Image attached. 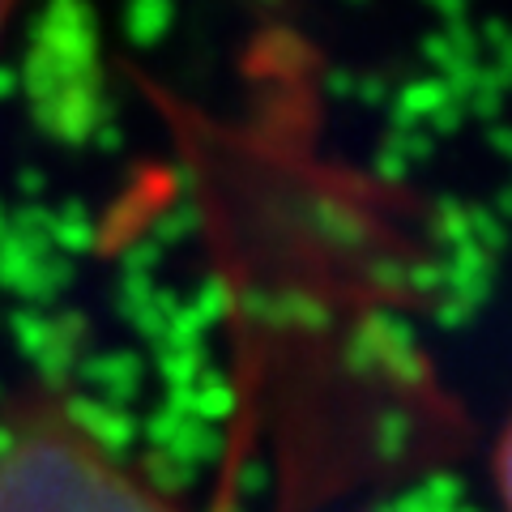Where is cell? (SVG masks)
I'll use <instances>...</instances> for the list:
<instances>
[{
    "instance_id": "1",
    "label": "cell",
    "mask_w": 512,
    "mask_h": 512,
    "mask_svg": "<svg viewBox=\"0 0 512 512\" xmlns=\"http://www.w3.org/2000/svg\"><path fill=\"white\" fill-rule=\"evenodd\" d=\"M0 512H184L52 393L0 423Z\"/></svg>"
},
{
    "instance_id": "2",
    "label": "cell",
    "mask_w": 512,
    "mask_h": 512,
    "mask_svg": "<svg viewBox=\"0 0 512 512\" xmlns=\"http://www.w3.org/2000/svg\"><path fill=\"white\" fill-rule=\"evenodd\" d=\"M13 9H18V0H0V35H5V26L13 18Z\"/></svg>"
}]
</instances>
